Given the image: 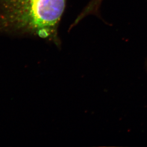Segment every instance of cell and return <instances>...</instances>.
<instances>
[{"label": "cell", "instance_id": "6da1fadb", "mask_svg": "<svg viewBox=\"0 0 147 147\" xmlns=\"http://www.w3.org/2000/svg\"><path fill=\"white\" fill-rule=\"evenodd\" d=\"M67 0H0V33L28 35L58 42Z\"/></svg>", "mask_w": 147, "mask_h": 147}]
</instances>
